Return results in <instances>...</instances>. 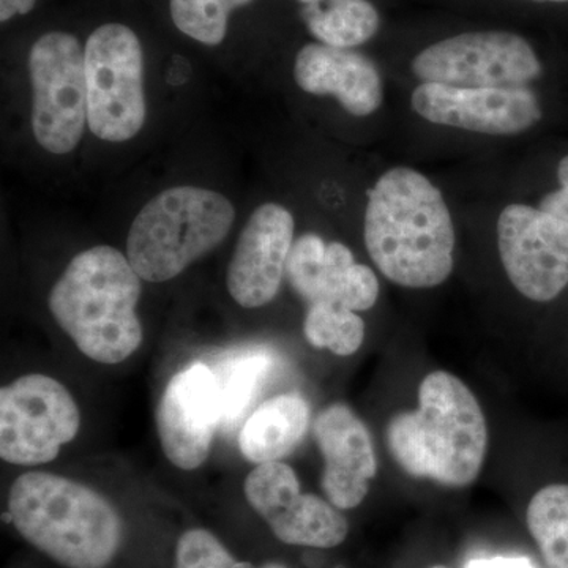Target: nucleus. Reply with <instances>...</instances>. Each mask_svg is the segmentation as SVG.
Masks as SVG:
<instances>
[{"label": "nucleus", "mask_w": 568, "mask_h": 568, "mask_svg": "<svg viewBox=\"0 0 568 568\" xmlns=\"http://www.w3.org/2000/svg\"><path fill=\"white\" fill-rule=\"evenodd\" d=\"M365 245L381 274L414 290L439 286L454 271L455 227L426 175L398 166L377 179L365 212Z\"/></svg>", "instance_id": "nucleus-1"}, {"label": "nucleus", "mask_w": 568, "mask_h": 568, "mask_svg": "<svg viewBox=\"0 0 568 568\" xmlns=\"http://www.w3.org/2000/svg\"><path fill=\"white\" fill-rule=\"evenodd\" d=\"M387 446L410 476L467 487L484 466L487 420L462 379L447 372L429 373L418 388V409L398 414L388 424Z\"/></svg>", "instance_id": "nucleus-2"}, {"label": "nucleus", "mask_w": 568, "mask_h": 568, "mask_svg": "<svg viewBox=\"0 0 568 568\" xmlns=\"http://www.w3.org/2000/svg\"><path fill=\"white\" fill-rule=\"evenodd\" d=\"M141 280L119 250L93 246L70 261L52 286L48 306L85 357L121 364L142 343L136 315Z\"/></svg>", "instance_id": "nucleus-3"}, {"label": "nucleus", "mask_w": 568, "mask_h": 568, "mask_svg": "<svg viewBox=\"0 0 568 568\" xmlns=\"http://www.w3.org/2000/svg\"><path fill=\"white\" fill-rule=\"evenodd\" d=\"M7 518L33 548L65 568H106L122 547V518L110 500L55 474L18 477Z\"/></svg>", "instance_id": "nucleus-4"}, {"label": "nucleus", "mask_w": 568, "mask_h": 568, "mask_svg": "<svg viewBox=\"0 0 568 568\" xmlns=\"http://www.w3.org/2000/svg\"><path fill=\"white\" fill-rule=\"evenodd\" d=\"M234 220V205L222 193L173 186L138 213L126 239V257L145 282H168L222 244Z\"/></svg>", "instance_id": "nucleus-5"}, {"label": "nucleus", "mask_w": 568, "mask_h": 568, "mask_svg": "<svg viewBox=\"0 0 568 568\" xmlns=\"http://www.w3.org/2000/svg\"><path fill=\"white\" fill-rule=\"evenodd\" d=\"M88 125L100 140L125 142L144 126V52L136 33L108 22L85 41Z\"/></svg>", "instance_id": "nucleus-6"}, {"label": "nucleus", "mask_w": 568, "mask_h": 568, "mask_svg": "<svg viewBox=\"0 0 568 568\" xmlns=\"http://www.w3.org/2000/svg\"><path fill=\"white\" fill-rule=\"evenodd\" d=\"M33 138L44 151L65 155L88 125V82L80 40L73 33H43L29 51Z\"/></svg>", "instance_id": "nucleus-7"}, {"label": "nucleus", "mask_w": 568, "mask_h": 568, "mask_svg": "<svg viewBox=\"0 0 568 568\" xmlns=\"http://www.w3.org/2000/svg\"><path fill=\"white\" fill-rule=\"evenodd\" d=\"M80 426L77 402L50 376H22L0 390V457L10 465H47Z\"/></svg>", "instance_id": "nucleus-8"}, {"label": "nucleus", "mask_w": 568, "mask_h": 568, "mask_svg": "<svg viewBox=\"0 0 568 568\" xmlns=\"http://www.w3.org/2000/svg\"><path fill=\"white\" fill-rule=\"evenodd\" d=\"M422 82L454 88H528L541 73L532 47L504 31L466 32L437 41L414 58Z\"/></svg>", "instance_id": "nucleus-9"}, {"label": "nucleus", "mask_w": 568, "mask_h": 568, "mask_svg": "<svg viewBox=\"0 0 568 568\" xmlns=\"http://www.w3.org/2000/svg\"><path fill=\"white\" fill-rule=\"evenodd\" d=\"M500 261L511 284L534 302L558 297L568 284V223L540 207L510 204L497 220Z\"/></svg>", "instance_id": "nucleus-10"}, {"label": "nucleus", "mask_w": 568, "mask_h": 568, "mask_svg": "<svg viewBox=\"0 0 568 568\" xmlns=\"http://www.w3.org/2000/svg\"><path fill=\"white\" fill-rule=\"evenodd\" d=\"M245 497L283 544L334 548L349 532L339 508L315 495H304L293 467L282 462L257 465L246 477Z\"/></svg>", "instance_id": "nucleus-11"}, {"label": "nucleus", "mask_w": 568, "mask_h": 568, "mask_svg": "<svg viewBox=\"0 0 568 568\" xmlns=\"http://www.w3.org/2000/svg\"><path fill=\"white\" fill-rule=\"evenodd\" d=\"M410 104L422 119L436 125L493 136L526 132L541 119L540 102L529 88H454L422 82Z\"/></svg>", "instance_id": "nucleus-12"}, {"label": "nucleus", "mask_w": 568, "mask_h": 568, "mask_svg": "<svg viewBox=\"0 0 568 568\" xmlns=\"http://www.w3.org/2000/svg\"><path fill=\"white\" fill-rule=\"evenodd\" d=\"M222 425V387L209 366L182 369L164 388L156 429L166 458L179 469L204 465L213 435Z\"/></svg>", "instance_id": "nucleus-13"}, {"label": "nucleus", "mask_w": 568, "mask_h": 568, "mask_svg": "<svg viewBox=\"0 0 568 568\" xmlns=\"http://www.w3.org/2000/svg\"><path fill=\"white\" fill-rule=\"evenodd\" d=\"M294 216L283 205L265 203L250 216L227 268V291L244 308L271 304L282 286L294 244Z\"/></svg>", "instance_id": "nucleus-14"}, {"label": "nucleus", "mask_w": 568, "mask_h": 568, "mask_svg": "<svg viewBox=\"0 0 568 568\" xmlns=\"http://www.w3.org/2000/svg\"><path fill=\"white\" fill-rule=\"evenodd\" d=\"M315 437L324 458L321 487L328 503L339 510L361 506L377 473L368 428L349 407L332 405L317 416Z\"/></svg>", "instance_id": "nucleus-15"}, {"label": "nucleus", "mask_w": 568, "mask_h": 568, "mask_svg": "<svg viewBox=\"0 0 568 568\" xmlns=\"http://www.w3.org/2000/svg\"><path fill=\"white\" fill-rule=\"evenodd\" d=\"M294 80L312 95H334L355 118H366L384 102V84L372 59L346 48L305 44L295 55Z\"/></svg>", "instance_id": "nucleus-16"}, {"label": "nucleus", "mask_w": 568, "mask_h": 568, "mask_svg": "<svg viewBox=\"0 0 568 568\" xmlns=\"http://www.w3.org/2000/svg\"><path fill=\"white\" fill-rule=\"evenodd\" d=\"M308 425L310 407L301 395L274 396L245 422L239 448L254 465L282 462L302 443Z\"/></svg>", "instance_id": "nucleus-17"}, {"label": "nucleus", "mask_w": 568, "mask_h": 568, "mask_svg": "<svg viewBox=\"0 0 568 568\" xmlns=\"http://www.w3.org/2000/svg\"><path fill=\"white\" fill-rule=\"evenodd\" d=\"M297 3L306 29L328 47L353 50L379 31V13L369 0H297Z\"/></svg>", "instance_id": "nucleus-18"}, {"label": "nucleus", "mask_w": 568, "mask_h": 568, "mask_svg": "<svg viewBox=\"0 0 568 568\" xmlns=\"http://www.w3.org/2000/svg\"><path fill=\"white\" fill-rule=\"evenodd\" d=\"M379 297V282L375 272L354 261V254L346 245L332 242L325 248L323 265L315 298L312 304L327 302L346 306L353 312H366L376 305Z\"/></svg>", "instance_id": "nucleus-19"}, {"label": "nucleus", "mask_w": 568, "mask_h": 568, "mask_svg": "<svg viewBox=\"0 0 568 568\" xmlns=\"http://www.w3.org/2000/svg\"><path fill=\"white\" fill-rule=\"evenodd\" d=\"M526 519L547 568H568V485H548L536 493Z\"/></svg>", "instance_id": "nucleus-20"}, {"label": "nucleus", "mask_w": 568, "mask_h": 568, "mask_svg": "<svg viewBox=\"0 0 568 568\" xmlns=\"http://www.w3.org/2000/svg\"><path fill=\"white\" fill-rule=\"evenodd\" d=\"M304 332L310 345L325 347L336 355H351L364 343L365 323L346 306L320 302L310 305Z\"/></svg>", "instance_id": "nucleus-21"}, {"label": "nucleus", "mask_w": 568, "mask_h": 568, "mask_svg": "<svg viewBox=\"0 0 568 568\" xmlns=\"http://www.w3.org/2000/svg\"><path fill=\"white\" fill-rule=\"evenodd\" d=\"M271 368V357L260 351L235 355L224 368L222 387V424L234 426L250 407Z\"/></svg>", "instance_id": "nucleus-22"}, {"label": "nucleus", "mask_w": 568, "mask_h": 568, "mask_svg": "<svg viewBox=\"0 0 568 568\" xmlns=\"http://www.w3.org/2000/svg\"><path fill=\"white\" fill-rule=\"evenodd\" d=\"M253 0H170L171 18L175 28L203 43L219 47L226 39L231 13Z\"/></svg>", "instance_id": "nucleus-23"}, {"label": "nucleus", "mask_w": 568, "mask_h": 568, "mask_svg": "<svg viewBox=\"0 0 568 568\" xmlns=\"http://www.w3.org/2000/svg\"><path fill=\"white\" fill-rule=\"evenodd\" d=\"M174 568H256L242 562L227 551L211 530L190 529L183 532L175 548Z\"/></svg>", "instance_id": "nucleus-24"}, {"label": "nucleus", "mask_w": 568, "mask_h": 568, "mask_svg": "<svg viewBox=\"0 0 568 568\" xmlns=\"http://www.w3.org/2000/svg\"><path fill=\"white\" fill-rule=\"evenodd\" d=\"M325 248L327 245L320 235L308 233L294 241L293 248L287 256L284 275L295 293L308 302V305L315 298Z\"/></svg>", "instance_id": "nucleus-25"}, {"label": "nucleus", "mask_w": 568, "mask_h": 568, "mask_svg": "<svg viewBox=\"0 0 568 568\" xmlns=\"http://www.w3.org/2000/svg\"><path fill=\"white\" fill-rule=\"evenodd\" d=\"M558 179L560 189L541 197L540 209L568 223V155L560 160Z\"/></svg>", "instance_id": "nucleus-26"}, {"label": "nucleus", "mask_w": 568, "mask_h": 568, "mask_svg": "<svg viewBox=\"0 0 568 568\" xmlns=\"http://www.w3.org/2000/svg\"><path fill=\"white\" fill-rule=\"evenodd\" d=\"M465 568H536L532 560L523 556H497V558L473 559Z\"/></svg>", "instance_id": "nucleus-27"}, {"label": "nucleus", "mask_w": 568, "mask_h": 568, "mask_svg": "<svg viewBox=\"0 0 568 568\" xmlns=\"http://www.w3.org/2000/svg\"><path fill=\"white\" fill-rule=\"evenodd\" d=\"M37 0H0V21L7 22L17 14L31 13Z\"/></svg>", "instance_id": "nucleus-28"}, {"label": "nucleus", "mask_w": 568, "mask_h": 568, "mask_svg": "<svg viewBox=\"0 0 568 568\" xmlns=\"http://www.w3.org/2000/svg\"><path fill=\"white\" fill-rule=\"evenodd\" d=\"M261 568H286V567L282 566V564L272 562V564H265V566L261 567Z\"/></svg>", "instance_id": "nucleus-29"}, {"label": "nucleus", "mask_w": 568, "mask_h": 568, "mask_svg": "<svg viewBox=\"0 0 568 568\" xmlns=\"http://www.w3.org/2000/svg\"><path fill=\"white\" fill-rule=\"evenodd\" d=\"M534 2H568V0H534Z\"/></svg>", "instance_id": "nucleus-30"}, {"label": "nucleus", "mask_w": 568, "mask_h": 568, "mask_svg": "<svg viewBox=\"0 0 568 568\" xmlns=\"http://www.w3.org/2000/svg\"><path fill=\"white\" fill-rule=\"evenodd\" d=\"M432 568H447V567H444V566H435V567H432Z\"/></svg>", "instance_id": "nucleus-31"}]
</instances>
